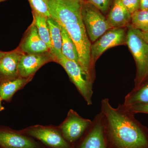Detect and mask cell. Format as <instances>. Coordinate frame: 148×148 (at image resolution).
Masks as SVG:
<instances>
[{
    "mask_svg": "<svg viewBox=\"0 0 148 148\" xmlns=\"http://www.w3.org/2000/svg\"><path fill=\"white\" fill-rule=\"evenodd\" d=\"M101 112L108 148H148V127L123 104L114 108L108 98H104Z\"/></svg>",
    "mask_w": 148,
    "mask_h": 148,
    "instance_id": "cell-1",
    "label": "cell"
},
{
    "mask_svg": "<svg viewBox=\"0 0 148 148\" xmlns=\"http://www.w3.org/2000/svg\"><path fill=\"white\" fill-rule=\"evenodd\" d=\"M69 33L75 45L79 58V66L89 81L95 79L94 67L91 63V42L83 22L81 12L56 20Z\"/></svg>",
    "mask_w": 148,
    "mask_h": 148,
    "instance_id": "cell-2",
    "label": "cell"
},
{
    "mask_svg": "<svg viewBox=\"0 0 148 148\" xmlns=\"http://www.w3.org/2000/svg\"><path fill=\"white\" fill-rule=\"evenodd\" d=\"M126 45L132 53L136 64L135 87L140 86L148 78V43L131 25L127 27Z\"/></svg>",
    "mask_w": 148,
    "mask_h": 148,
    "instance_id": "cell-3",
    "label": "cell"
},
{
    "mask_svg": "<svg viewBox=\"0 0 148 148\" xmlns=\"http://www.w3.org/2000/svg\"><path fill=\"white\" fill-rule=\"evenodd\" d=\"M81 13L83 22L91 43L112 29L105 15L95 6L84 0L82 2Z\"/></svg>",
    "mask_w": 148,
    "mask_h": 148,
    "instance_id": "cell-4",
    "label": "cell"
},
{
    "mask_svg": "<svg viewBox=\"0 0 148 148\" xmlns=\"http://www.w3.org/2000/svg\"><path fill=\"white\" fill-rule=\"evenodd\" d=\"M55 62L63 67L87 105H92L93 93L92 83L89 81L80 66L63 55L57 58Z\"/></svg>",
    "mask_w": 148,
    "mask_h": 148,
    "instance_id": "cell-5",
    "label": "cell"
},
{
    "mask_svg": "<svg viewBox=\"0 0 148 148\" xmlns=\"http://www.w3.org/2000/svg\"><path fill=\"white\" fill-rule=\"evenodd\" d=\"M127 28L109 29L94 42L91 43V63L95 67L96 61L106 51L114 47L126 44Z\"/></svg>",
    "mask_w": 148,
    "mask_h": 148,
    "instance_id": "cell-6",
    "label": "cell"
},
{
    "mask_svg": "<svg viewBox=\"0 0 148 148\" xmlns=\"http://www.w3.org/2000/svg\"><path fill=\"white\" fill-rule=\"evenodd\" d=\"M92 121L84 118L73 110H70L66 119L59 126L61 135L70 144L77 141L86 132Z\"/></svg>",
    "mask_w": 148,
    "mask_h": 148,
    "instance_id": "cell-7",
    "label": "cell"
},
{
    "mask_svg": "<svg viewBox=\"0 0 148 148\" xmlns=\"http://www.w3.org/2000/svg\"><path fill=\"white\" fill-rule=\"evenodd\" d=\"M24 132L51 148H71L70 143L64 139L60 131L55 128L35 126L28 128Z\"/></svg>",
    "mask_w": 148,
    "mask_h": 148,
    "instance_id": "cell-8",
    "label": "cell"
},
{
    "mask_svg": "<svg viewBox=\"0 0 148 148\" xmlns=\"http://www.w3.org/2000/svg\"><path fill=\"white\" fill-rule=\"evenodd\" d=\"M77 148H108L104 129V117L101 112L95 116Z\"/></svg>",
    "mask_w": 148,
    "mask_h": 148,
    "instance_id": "cell-9",
    "label": "cell"
},
{
    "mask_svg": "<svg viewBox=\"0 0 148 148\" xmlns=\"http://www.w3.org/2000/svg\"><path fill=\"white\" fill-rule=\"evenodd\" d=\"M52 61L54 62V58L50 51L40 53H24L18 64L19 76L33 77L41 67Z\"/></svg>",
    "mask_w": 148,
    "mask_h": 148,
    "instance_id": "cell-10",
    "label": "cell"
},
{
    "mask_svg": "<svg viewBox=\"0 0 148 148\" xmlns=\"http://www.w3.org/2000/svg\"><path fill=\"white\" fill-rule=\"evenodd\" d=\"M23 53L18 47L6 52L0 58V82L19 77L18 66Z\"/></svg>",
    "mask_w": 148,
    "mask_h": 148,
    "instance_id": "cell-11",
    "label": "cell"
},
{
    "mask_svg": "<svg viewBox=\"0 0 148 148\" xmlns=\"http://www.w3.org/2000/svg\"><path fill=\"white\" fill-rule=\"evenodd\" d=\"M24 53H40L50 51L41 39L34 20L28 28L18 47Z\"/></svg>",
    "mask_w": 148,
    "mask_h": 148,
    "instance_id": "cell-12",
    "label": "cell"
},
{
    "mask_svg": "<svg viewBox=\"0 0 148 148\" xmlns=\"http://www.w3.org/2000/svg\"><path fill=\"white\" fill-rule=\"evenodd\" d=\"M39 145L21 132L0 127V148H37Z\"/></svg>",
    "mask_w": 148,
    "mask_h": 148,
    "instance_id": "cell-13",
    "label": "cell"
},
{
    "mask_svg": "<svg viewBox=\"0 0 148 148\" xmlns=\"http://www.w3.org/2000/svg\"><path fill=\"white\" fill-rule=\"evenodd\" d=\"M106 17L111 28H127L131 25V14L121 0H113Z\"/></svg>",
    "mask_w": 148,
    "mask_h": 148,
    "instance_id": "cell-14",
    "label": "cell"
},
{
    "mask_svg": "<svg viewBox=\"0 0 148 148\" xmlns=\"http://www.w3.org/2000/svg\"><path fill=\"white\" fill-rule=\"evenodd\" d=\"M33 77L24 78L19 77L14 79L0 82V97L2 101L10 102L18 90L33 79Z\"/></svg>",
    "mask_w": 148,
    "mask_h": 148,
    "instance_id": "cell-15",
    "label": "cell"
},
{
    "mask_svg": "<svg viewBox=\"0 0 148 148\" xmlns=\"http://www.w3.org/2000/svg\"><path fill=\"white\" fill-rule=\"evenodd\" d=\"M47 21L50 34V52L55 60L63 55L62 53V36L60 25L51 16L47 17Z\"/></svg>",
    "mask_w": 148,
    "mask_h": 148,
    "instance_id": "cell-16",
    "label": "cell"
},
{
    "mask_svg": "<svg viewBox=\"0 0 148 148\" xmlns=\"http://www.w3.org/2000/svg\"><path fill=\"white\" fill-rule=\"evenodd\" d=\"M148 103V78L140 86L134 88L125 97L123 104L129 106Z\"/></svg>",
    "mask_w": 148,
    "mask_h": 148,
    "instance_id": "cell-17",
    "label": "cell"
},
{
    "mask_svg": "<svg viewBox=\"0 0 148 148\" xmlns=\"http://www.w3.org/2000/svg\"><path fill=\"white\" fill-rule=\"evenodd\" d=\"M60 27L62 36V54L69 60L75 61L79 65L78 53L73 41L66 29L60 25Z\"/></svg>",
    "mask_w": 148,
    "mask_h": 148,
    "instance_id": "cell-18",
    "label": "cell"
},
{
    "mask_svg": "<svg viewBox=\"0 0 148 148\" xmlns=\"http://www.w3.org/2000/svg\"><path fill=\"white\" fill-rule=\"evenodd\" d=\"M32 14L33 20L34 21L40 37L47 45L50 51V34L47 21V17L33 11Z\"/></svg>",
    "mask_w": 148,
    "mask_h": 148,
    "instance_id": "cell-19",
    "label": "cell"
},
{
    "mask_svg": "<svg viewBox=\"0 0 148 148\" xmlns=\"http://www.w3.org/2000/svg\"><path fill=\"white\" fill-rule=\"evenodd\" d=\"M131 25L142 32H148V10H139L131 15Z\"/></svg>",
    "mask_w": 148,
    "mask_h": 148,
    "instance_id": "cell-20",
    "label": "cell"
},
{
    "mask_svg": "<svg viewBox=\"0 0 148 148\" xmlns=\"http://www.w3.org/2000/svg\"><path fill=\"white\" fill-rule=\"evenodd\" d=\"M32 11L47 17L51 16L49 7V0H28Z\"/></svg>",
    "mask_w": 148,
    "mask_h": 148,
    "instance_id": "cell-21",
    "label": "cell"
},
{
    "mask_svg": "<svg viewBox=\"0 0 148 148\" xmlns=\"http://www.w3.org/2000/svg\"><path fill=\"white\" fill-rule=\"evenodd\" d=\"M98 9L104 15H107L113 0H84Z\"/></svg>",
    "mask_w": 148,
    "mask_h": 148,
    "instance_id": "cell-22",
    "label": "cell"
},
{
    "mask_svg": "<svg viewBox=\"0 0 148 148\" xmlns=\"http://www.w3.org/2000/svg\"><path fill=\"white\" fill-rule=\"evenodd\" d=\"M123 5L128 12L132 14L140 9V0H121Z\"/></svg>",
    "mask_w": 148,
    "mask_h": 148,
    "instance_id": "cell-23",
    "label": "cell"
},
{
    "mask_svg": "<svg viewBox=\"0 0 148 148\" xmlns=\"http://www.w3.org/2000/svg\"><path fill=\"white\" fill-rule=\"evenodd\" d=\"M125 107L128 110L135 114L138 113L148 114V103L136 104L131 106H125Z\"/></svg>",
    "mask_w": 148,
    "mask_h": 148,
    "instance_id": "cell-24",
    "label": "cell"
},
{
    "mask_svg": "<svg viewBox=\"0 0 148 148\" xmlns=\"http://www.w3.org/2000/svg\"><path fill=\"white\" fill-rule=\"evenodd\" d=\"M140 10H148V0H140Z\"/></svg>",
    "mask_w": 148,
    "mask_h": 148,
    "instance_id": "cell-25",
    "label": "cell"
},
{
    "mask_svg": "<svg viewBox=\"0 0 148 148\" xmlns=\"http://www.w3.org/2000/svg\"><path fill=\"white\" fill-rule=\"evenodd\" d=\"M138 32L143 40L148 43V32H142L139 30Z\"/></svg>",
    "mask_w": 148,
    "mask_h": 148,
    "instance_id": "cell-26",
    "label": "cell"
},
{
    "mask_svg": "<svg viewBox=\"0 0 148 148\" xmlns=\"http://www.w3.org/2000/svg\"><path fill=\"white\" fill-rule=\"evenodd\" d=\"M1 101V97H0V112H1V111H3V110H4L5 109L3 106L2 105Z\"/></svg>",
    "mask_w": 148,
    "mask_h": 148,
    "instance_id": "cell-27",
    "label": "cell"
},
{
    "mask_svg": "<svg viewBox=\"0 0 148 148\" xmlns=\"http://www.w3.org/2000/svg\"><path fill=\"white\" fill-rule=\"evenodd\" d=\"M6 52H4V51H1L0 50V58H1L5 54Z\"/></svg>",
    "mask_w": 148,
    "mask_h": 148,
    "instance_id": "cell-28",
    "label": "cell"
},
{
    "mask_svg": "<svg viewBox=\"0 0 148 148\" xmlns=\"http://www.w3.org/2000/svg\"><path fill=\"white\" fill-rule=\"evenodd\" d=\"M7 1V0H0V3L1 2L4 1Z\"/></svg>",
    "mask_w": 148,
    "mask_h": 148,
    "instance_id": "cell-29",
    "label": "cell"
}]
</instances>
